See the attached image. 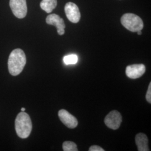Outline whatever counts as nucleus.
Returning <instances> with one entry per match:
<instances>
[{"mask_svg": "<svg viewBox=\"0 0 151 151\" xmlns=\"http://www.w3.org/2000/svg\"><path fill=\"white\" fill-rule=\"evenodd\" d=\"M27 63L26 55L21 49H15L11 52L8 60L9 73L14 76L22 72Z\"/></svg>", "mask_w": 151, "mask_h": 151, "instance_id": "1", "label": "nucleus"}, {"mask_svg": "<svg viewBox=\"0 0 151 151\" xmlns=\"http://www.w3.org/2000/svg\"><path fill=\"white\" fill-rule=\"evenodd\" d=\"M15 126L17 135L22 139L27 138L32 130V123L29 115L25 111L20 113L16 116Z\"/></svg>", "mask_w": 151, "mask_h": 151, "instance_id": "2", "label": "nucleus"}, {"mask_svg": "<svg viewBox=\"0 0 151 151\" xmlns=\"http://www.w3.org/2000/svg\"><path fill=\"white\" fill-rule=\"evenodd\" d=\"M121 23L124 27L132 32L142 30L144 27L143 22L140 17L130 13L125 14L122 16Z\"/></svg>", "mask_w": 151, "mask_h": 151, "instance_id": "3", "label": "nucleus"}, {"mask_svg": "<svg viewBox=\"0 0 151 151\" xmlns=\"http://www.w3.org/2000/svg\"><path fill=\"white\" fill-rule=\"evenodd\" d=\"M10 6L16 17L22 19L27 15V8L26 0H10Z\"/></svg>", "mask_w": 151, "mask_h": 151, "instance_id": "4", "label": "nucleus"}, {"mask_svg": "<svg viewBox=\"0 0 151 151\" xmlns=\"http://www.w3.org/2000/svg\"><path fill=\"white\" fill-rule=\"evenodd\" d=\"M104 122L108 128L111 129H118L122 122V117L119 111L113 110L106 116Z\"/></svg>", "mask_w": 151, "mask_h": 151, "instance_id": "5", "label": "nucleus"}, {"mask_svg": "<svg viewBox=\"0 0 151 151\" xmlns=\"http://www.w3.org/2000/svg\"><path fill=\"white\" fill-rule=\"evenodd\" d=\"M65 13L67 19L73 23L78 22L81 18V14L78 6L73 2H68L65 7Z\"/></svg>", "mask_w": 151, "mask_h": 151, "instance_id": "6", "label": "nucleus"}, {"mask_svg": "<svg viewBox=\"0 0 151 151\" xmlns=\"http://www.w3.org/2000/svg\"><path fill=\"white\" fill-rule=\"evenodd\" d=\"M46 22L49 25L55 26L60 35H62L65 34V22L59 15L55 14L49 15L46 18Z\"/></svg>", "mask_w": 151, "mask_h": 151, "instance_id": "7", "label": "nucleus"}, {"mask_svg": "<svg viewBox=\"0 0 151 151\" xmlns=\"http://www.w3.org/2000/svg\"><path fill=\"white\" fill-rule=\"evenodd\" d=\"M146 72V67L143 64L130 65L126 68V75L130 78L136 79L143 75Z\"/></svg>", "mask_w": 151, "mask_h": 151, "instance_id": "8", "label": "nucleus"}, {"mask_svg": "<svg viewBox=\"0 0 151 151\" xmlns=\"http://www.w3.org/2000/svg\"><path fill=\"white\" fill-rule=\"evenodd\" d=\"M58 116L63 124L69 128L73 129L78 125L77 119L65 109L60 110L58 111Z\"/></svg>", "mask_w": 151, "mask_h": 151, "instance_id": "9", "label": "nucleus"}, {"mask_svg": "<svg viewBox=\"0 0 151 151\" xmlns=\"http://www.w3.org/2000/svg\"><path fill=\"white\" fill-rule=\"evenodd\" d=\"M135 139L138 151H150L148 148V139L146 134L143 133H138L136 135Z\"/></svg>", "mask_w": 151, "mask_h": 151, "instance_id": "10", "label": "nucleus"}, {"mask_svg": "<svg viewBox=\"0 0 151 151\" xmlns=\"http://www.w3.org/2000/svg\"><path fill=\"white\" fill-rule=\"evenodd\" d=\"M57 5V0H42L40 2V7L47 13H50Z\"/></svg>", "mask_w": 151, "mask_h": 151, "instance_id": "11", "label": "nucleus"}, {"mask_svg": "<svg viewBox=\"0 0 151 151\" xmlns=\"http://www.w3.org/2000/svg\"><path fill=\"white\" fill-rule=\"evenodd\" d=\"M78 60V56L75 54L67 55L63 57V62L66 65H75Z\"/></svg>", "mask_w": 151, "mask_h": 151, "instance_id": "12", "label": "nucleus"}, {"mask_svg": "<svg viewBox=\"0 0 151 151\" xmlns=\"http://www.w3.org/2000/svg\"><path fill=\"white\" fill-rule=\"evenodd\" d=\"M63 150L64 151H78L75 143L71 141H65L63 143Z\"/></svg>", "mask_w": 151, "mask_h": 151, "instance_id": "13", "label": "nucleus"}, {"mask_svg": "<svg viewBox=\"0 0 151 151\" xmlns=\"http://www.w3.org/2000/svg\"><path fill=\"white\" fill-rule=\"evenodd\" d=\"M146 98L147 101L151 104V83L150 82L149 84V86L148 88V90L146 93Z\"/></svg>", "mask_w": 151, "mask_h": 151, "instance_id": "14", "label": "nucleus"}, {"mask_svg": "<svg viewBox=\"0 0 151 151\" xmlns=\"http://www.w3.org/2000/svg\"><path fill=\"white\" fill-rule=\"evenodd\" d=\"M89 151H104L105 150L102 148L101 147H100V146H96V145H94V146H92L89 148Z\"/></svg>", "mask_w": 151, "mask_h": 151, "instance_id": "15", "label": "nucleus"}, {"mask_svg": "<svg viewBox=\"0 0 151 151\" xmlns=\"http://www.w3.org/2000/svg\"><path fill=\"white\" fill-rule=\"evenodd\" d=\"M137 34H138V35H141L142 34V32H141V30H140V31H138V32H137Z\"/></svg>", "mask_w": 151, "mask_h": 151, "instance_id": "16", "label": "nucleus"}, {"mask_svg": "<svg viewBox=\"0 0 151 151\" xmlns=\"http://www.w3.org/2000/svg\"><path fill=\"white\" fill-rule=\"evenodd\" d=\"M21 110H22V111H25V109L24 108H22Z\"/></svg>", "mask_w": 151, "mask_h": 151, "instance_id": "17", "label": "nucleus"}]
</instances>
